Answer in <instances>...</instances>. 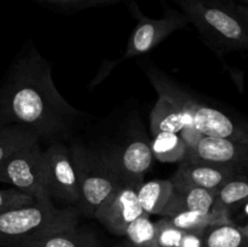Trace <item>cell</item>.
Instances as JSON below:
<instances>
[{"label":"cell","instance_id":"23","mask_svg":"<svg viewBox=\"0 0 248 247\" xmlns=\"http://www.w3.org/2000/svg\"><path fill=\"white\" fill-rule=\"evenodd\" d=\"M33 1L48 9L57 10V11L77 12L80 10L90 9V7L101 6V5L115 4L123 0H33Z\"/></svg>","mask_w":248,"mask_h":247},{"label":"cell","instance_id":"27","mask_svg":"<svg viewBox=\"0 0 248 247\" xmlns=\"http://www.w3.org/2000/svg\"><path fill=\"white\" fill-rule=\"evenodd\" d=\"M15 247H33V246H28V245H21V246H15Z\"/></svg>","mask_w":248,"mask_h":247},{"label":"cell","instance_id":"15","mask_svg":"<svg viewBox=\"0 0 248 247\" xmlns=\"http://www.w3.org/2000/svg\"><path fill=\"white\" fill-rule=\"evenodd\" d=\"M173 190L171 179H153L143 182L137 189L138 202L143 212L149 216H161Z\"/></svg>","mask_w":248,"mask_h":247},{"label":"cell","instance_id":"26","mask_svg":"<svg viewBox=\"0 0 248 247\" xmlns=\"http://www.w3.org/2000/svg\"><path fill=\"white\" fill-rule=\"evenodd\" d=\"M237 1L242 2V4H248V0H237Z\"/></svg>","mask_w":248,"mask_h":247},{"label":"cell","instance_id":"8","mask_svg":"<svg viewBox=\"0 0 248 247\" xmlns=\"http://www.w3.org/2000/svg\"><path fill=\"white\" fill-rule=\"evenodd\" d=\"M128 6L131 14L137 19V26L135 27L128 39L127 47L120 61L149 52L167 36L178 29L186 28L189 24L186 17L178 10L167 7L161 18H152L140 11L136 1H131Z\"/></svg>","mask_w":248,"mask_h":247},{"label":"cell","instance_id":"25","mask_svg":"<svg viewBox=\"0 0 248 247\" xmlns=\"http://www.w3.org/2000/svg\"><path fill=\"white\" fill-rule=\"evenodd\" d=\"M114 247H131L128 245H118V246H114Z\"/></svg>","mask_w":248,"mask_h":247},{"label":"cell","instance_id":"7","mask_svg":"<svg viewBox=\"0 0 248 247\" xmlns=\"http://www.w3.org/2000/svg\"><path fill=\"white\" fill-rule=\"evenodd\" d=\"M45 188L51 200L77 208L80 194L69 147L64 142H51L43 150Z\"/></svg>","mask_w":248,"mask_h":247},{"label":"cell","instance_id":"19","mask_svg":"<svg viewBox=\"0 0 248 247\" xmlns=\"http://www.w3.org/2000/svg\"><path fill=\"white\" fill-rule=\"evenodd\" d=\"M167 218L178 229L184 230V232H198V234H203L205 230L212 225L232 223L224 213L215 210H212V212L210 213L181 212Z\"/></svg>","mask_w":248,"mask_h":247},{"label":"cell","instance_id":"28","mask_svg":"<svg viewBox=\"0 0 248 247\" xmlns=\"http://www.w3.org/2000/svg\"><path fill=\"white\" fill-rule=\"evenodd\" d=\"M173 1H174V0H173Z\"/></svg>","mask_w":248,"mask_h":247},{"label":"cell","instance_id":"6","mask_svg":"<svg viewBox=\"0 0 248 247\" xmlns=\"http://www.w3.org/2000/svg\"><path fill=\"white\" fill-rule=\"evenodd\" d=\"M0 183H6L35 199H50L45 188L40 140L27 144L0 164Z\"/></svg>","mask_w":248,"mask_h":247},{"label":"cell","instance_id":"20","mask_svg":"<svg viewBox=\"0 0 248 247\" xmlns=\"http://www.w3.org/2000/svg\"><path fill=\"white\" fill-rule=\"evenodd\" d=\"M33 247H96V240L92 234L77 228L53 232L27 244Z\"/></svg>","mask_w":248,"mask_h":247},{"label":"cell","instance_id":"2","mask_svg":"<svg viewBox=\"0 0 248 247\" xmlns=\"http://www.w3.org/2000/svg\"><path fill=\"white\" fill-rule=\"evenodd\" d=\"M219 57L248 47V6L237 0H174Z\"/></svg>","mask_w":248,"mask_h":247},{"label":"cell","instance_id":"14","mask_svg":"<svg viewBox=\"0 0 248 247\" xmlns=\"http://www.w3.org/2000/svg\"><path fill=\"white\" fill-rule=\"evenodd\" d=\"M216 190L201 188L174 189L171 199L164 208L161 217H171L181 212H212Z\"/></svg>","mask_w":248,"mask_h":247},{"label":"cell","instance_id":"9","mask_svg":"<svg viewBox=\"0 0 248 247\" xmlns=\"http://www.w3.org/2000/svg\"><path fill=\"white\" fill-rule=\"evenodd\" d=\"M184 160L228 167L245 174L248 166V143L202 136L193 147L188 148Z\"/></svg>","mask_w":248,"mask_h":247},{"label":"cell","instance_id":"11","mask_svg":"<svg viewBox=\"0 0 248 247\" xmlns=\"http://www.w3.org/2000/svg\"><path fill=\"white\" fill-rule=\"evenodd\" d=\"M194 128L202 137H219L248 143V128L244 121H237L229 114L200 101L194 113Z\"/></svg>","mask_w":248,"mask_h":247},{"label":"cell","instance_id":"18","mask_svg":"<svg viewBox=\"0 0 248 247\" xmlns=\"http://www.w3.org/2000/svg\"><path fill=\"white\" fill-rule=\"evenodd\" d=\"M150 144L153 157L165 164L183 161L188 152V145L179 133L159 132L154 135Z\"/></svg>","mask_w":248,"mask_h":247},{"label":"cell","instance_id":"13","mask_svg":"<svg viewBox=\"0 0 248 247\" xmlns=\"http://www.w3.org/2000/svg\"><path fill=\"white\" fill-rule=\"evenodd\" d=\"M248 179L246 174H237L216 190L212 210L222 212L232 222L239 213L247 215Z\"/></svg>","mask_w":248,"mask_h":247},{"label":"cell","instance_id":"12","mask_svg":"<svg viewBox=\"0 0 248 247\" xmlns=\"http://www.w3.org/2000/svg\"><path fill=\"white\" fill-rule=\"evenodd\" d=\"M242 174L228 167L203 164V162L181 161L176 173L171 178L174 189L201 188L217 190L224 183Z\"/></svg>","mask_w":248,"mask_h":247},{"label":"cell","instance_id":"21","mask_svg":"<svg viewBox=\"0 0 248 247\" xmlns=\"http://www.w3.org/2000/svg\"><path fill=\"white\" fill-rule=\"evenodd\" d=\"M39 140L34 133L18 125H0V164L22 147Z\"/></svg>","mask_w":248,"mask_h":247},{"label":"cell","instance_id":"16","mask_svg":"<svg viewBox=\"0 0 248 247\" xmlns=\"http://www.w3.org/2000/svg\"><path fill=\"white\" fill-rule=\"evenodd\" d=\"M203 247H248V227L222 223L207 228L202 235Z\"/></svg>","mask_w":248,"mask_h":247},{"label":"cell","instance_id":"24","mask_svg":"<svg viewBox=\"0 0 248 247\" xmlns=\"http://www.w3.org/2000/svg\"><path fill=\"white\" fill-rule=\"evenodd\" d=\"M35 200L33 195L16 188L0 189V213L28 205Z\"/></svg>","mask_w":248,"mask_h":247},{"label":"cell","instance_id":"4","mask_svg":"<svg viewBox=\"0 0 248 247\" xmlns=\"http://www.w3.org/2000/svg\"><path fill=\"white\" fill-rule=\"evenodd\" d=\"M79 219L75 207L60 208L51 199H35L28 205L0 213V246H21L53 232L74 229Z\"/></svg>","mask_w":248,"mask_h":247},{"label":"cell","instance_id":"3","mask_svg":"<svg viewBox=\"0 0 248 247\" xmlns=\"http://www.w3.org/2000/svg\"><path fill=\"white\" fill-rule=\"evenodd\" d=\"M70 155L79 185L80 215L93 217L96 211L126 184L104 145H93L72 139Z\"/></svg>","mask_w":248,"mask_h":247},{"label":"cell","instance_id":"10","mask_svg":"<svg viewBox=\"0 0 248 247\" xmlns=\"http://www.w3.org/2000/svg\"><path fill=\"white\" fill-rule=\"evenodd\" d=\"M140 184L126 183L121 185L98 210L93 218L107 230L118 236H124L126 228L143 215L138 202L137 189Z\"/></svg>","mask_w":248,"mask_h":247},{"label":"cell","instance_id":"22","mask_svg":"<svg viewBox=\"0 0 248 247\" xmlns=\"http://www.w3.org/2000/svg\"><path fill=\"white\" fill-rule=\"evenodd\" d=\"M124 236L127 239V245L131 247H159L155 223L147 213H143L136 218L126 228Z\"/></svg>","mask_w":248,"mask_h":247},{"label":"cell","instance_id":"5","mask_svg":"<svg viewBox=\"0 0 248 247\" xmlns=\"http://www.w3.org/2000/svg\"><path fill=\"white\" fill-rule=\"evenodd\" d=\"M125 183L142 184L153 166L150 138L140 116H131L110 144H104Z\"/></svg>","mask_w":248,"mask_h":247},{"label":"cell","instance_id":"17","mask_svg":"<svg viewBox=\"0 0 248 247\" xmlns=\"http://www.w3.org/2000/svg\"><path fill=\"white\" fill-rule=\"evenodd\" d=\"M154 223L159 247H203V234L178 229L167 217L159 218Z\"/></svg>","mask_w":248,"mask_h":247},{"label":"cell","instance_id":"1","mask_svg":"<svg viewBox=\"0 0 248 247\" xmlns=\"http://www.w3.org/2000/svg\"><path fill=\"white\" fill-rule=\"evenodd\" d=\"M87 118L63 98L50 62L28 41L0 86V125L22 126L48 144L72 140Z\"/></svg>","mask_w":248,"mask_h":247}]
</instances>
